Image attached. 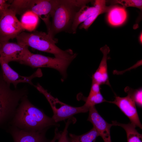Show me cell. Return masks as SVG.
<instances>
[{
    "label": "cell",
    "mask_w": 142,
    "mask_h": 142,
    "mask_svg": "<svg viewBox=\"0 0 142 142\" xmlns=\"http://www.w3.org/2000/svg\"><path fill=\"white\" fill-rule=\"evenodd\" d=\"M58 0H14L10 3L9 8L16 14H23L31 11L40 18L48 28L50 22L51 14Z\"/></svg>",
    "instance_id": "4"
},
{
    "label": "cell",
    "mask_w": 142,
    "mask_h": 142,
    "mask_svg": "<svg viewBox=\"0 0 142 142\" xmlns=\"http://www.w3.org/2000/svg\"><path fill=\"white\" fill-rule=\"evenodd\" d=\"M10 85L4 79L1 71L0 73V125L7 121L9 123L21 99L28 94L26 88L12 90Z\"/></svg>",
    "instance_id": "3"
},
{
    "label": "cell",
    "mask_w": 142,
    "mask_h": 142,
    "mask_svg": "<svg viewBox=\"0 0 142 142\" xmlns=\"http://www.w3.org/2000/svg\"><path fill=\"white\" fill-rule=\"evenodd\" d=\"M39 17L34 13L27 11L22 14L20 22L24 29L32 31L37 27L39 21Z\"/></svg>",
    "instance_id": "19"
},
{
    "label": "cell",
    "mask_w": 142,
    "mask_h": 142,
    "mask_svg": "<svg viewBox=\"0 0 142 142\" xmlns=\"http://www.w3.org/2000/svg\"><path fill=\"white\" fill-rule=\"evenodd\" d=\"M74 120L72 118L68 119L67 121L65 123V127L63 131L61 132L60 137L58 140L57 142H67L68 138L67 137L68 129L70 125L72 123H74Z\"/></svg>",
    "instance_id": "24"
},
{
    "label": "cell",
    "mask_w": 142,
    "mask_h": 142,
    "mask_svg": "<svg viewBox=\"0 0 142 142\" xmlns=\"http://www.w3.org/2000/svg\"><path fill=\"white\" fill-rule=\"evenodd\" d=\"M8 1L0 0V17L9 8L10 3Z\"/></svg>",
    "instance_id": "27"
},
{
    "label": "cell",
    "mask_w": 142,
    "mask_h": 142,
    "mask_svg": "<svg viewBox=\"0 0 142 142\" xmlns=\"http://www.w3.org/2000/svg\"><path fill=\"white\" fill-rule=\"evenodd\" d=\"M72 60L51 57L31 52L19 63L33 68L47 67L58 71L63 78L67 76V70Z\"/></svg>",
    "instance_id": "6"
},
{
    "label": "cell",
    "mask_w": 142,
    "mask_h": 142,
    "mask_svg": "<svg viewBox=\"0 0 142 142\" xmlns=\"http://www.w3.org/2000/svg\"><path fill=\"white\" fill-rule=\"evenodd\" d=\"M113 125L121 127L126 133L127 142H142V135L136 129V126L129 123L127 124L121 123L116 121H112Z\"/></svg>",
    "instance_id": "18"
},
{
    "label": "cell",
    "mask_w": 142,
    "mask_h": 142,
    "mask_svg": "<svg viewBox=\"0 0 142 142\" xmlns=\"http://www.w3.org/2000/svg\"><path fill=\"white\" fill-rule=\"evenodd\" d=\"M47 130L29 131L9 125L8 131L11 135L14 142H48L45 136Z\"/></svg>",
    "instance_id": "13"
},
{
    "label": "cell",
    "mask_w": 142,
    "mask_h": 142,
    "mask_svg": "<svg viewBox=\"0 0 142 142\" xmlns=\"http://www.w3.org/2000/svg\"><path fill=\"white\" fill-rule=\"evenodd\" d=\"M35 87L44 95L49 102L53 112L52 118L56 123L68 119L75 114L89 111V109L84 105L80 107H74L60 101L52 96L39 84H37Z\"/></svg>",
    "instance_id": "5"
},
{
    "label": "cell",
    "mask_w": 142,
    "mask_h": 142,
    "mask_svg": "<svg viewBox=\"0 0 142 142\" xmlns=\"http://www.w3.org/2000/svg\"><path fill=\"white\" fill-rule=\"evenodd\" d=\"M9 125L29 131H36L48 129L37 122L18 106Z\"/></svg>",
    "instance_id": "11"
},
{
    "label": "cell",
    "mask_w": 142,
    "mask_h": 142,
    "mask_svg": "<svg viewBox=\"0 0 142 142\" xmlns=\"http://www.w3.org/2000/svg\"><path fill=\"white\" fill-rule=\"evenodd\" d=\"M0 64L2 69L3 77L8 83L12 84L15 89L17 84L20 83H27L35 87L32 82V80L36 77H40L42 76L41 69L40 68L32 74L28 76H24L19 74L0 57Z\"/></svg>",
    "instance_id": "10"
},
{
    "label": "cell",
    "mask_w": 142,
    "mask_h": 142,
    "mask_svg": "<svg viewBox=\"0 0 142 142\" xmlns=\"http://www.w3.org/2000/svg\"><path fill=\"white\" fill-rule=\"evenodd\" d=\"M87 120L90 122L94 127L103 140L104 142H111L110 135V129L112 124L108 123L100 115L95 106L90 108Z\"/></svg>",
    "instance_id": "14"
},
{
    "label": "cell",
    "mask_w": 142,
    "mask_h": 142,
    "mask_svg": "<svg viewBox=\"0 0 142 142\" xmlns=\"http://www.w3.org/2000/svg\"><path fill=\"white\" fill-rule=\"evenodd\" d=\"M112 3L121 4L125 8L129 7H133L140 10L142 9V1L141 0H116L112 1Z\"/></svg>",
    "instance_id": "23"
},
{
    "label": "cell",
    "mask_w": 142,
    "mask_h": 142,
    "mask_svg": "<svg viewBox=\"0 0 142 142\" xmlns=\"http://www.w3.org/2000/svg\"><path fill=\"white\" fill-rule=\"evenodd\" d=\"M18 106L45 128H49L53 126H59L52 118L47 116L43 110L33 105L28 100L27 95L22 98Z\"/></svg>",
    "instance_id": "12"
},
{
    "label": "cell",
    "mask_w": 142,
    "mask_h": 142,
    "mask_svg": "<svg viewBox=\"0 0 142 142\" xmlns=\"http://www.w3.org/2000/svg\"><path fill=\"white\" fill-rule=\"evenodd\" d=\"M127 95L124 97L116 96L113 101L107 102L116 105L129 119L130 123L142 129V125L138 114L133 97L134 90L127 87L124 89Z\"/></svg>",
    "instance_id": "8"
},
{
    "label": "cell",
    "mask_w": 142,
    "mask_h": 142,
    "mask_svg": "<svg viewBox=\"0 0 142 142\" xmlns=\"http://www.w3.org/2000/svg\"><path fill=\"white\" fill-rule=\"evenodd\" d=\"M100 85L98 84L92 82L91 87L88 96L95 94L100 92Z\"/></svg>",
    "instance_id": "26"
},
{
    "label": "cell",
    "mask_w": 142,
    "mask_h": 142,
    "mask_svg": "<svg viewBox=\"0 0 142 142\" xmlns=\"http://www.w3.org/2000/svg\"><path fill=\"white\" fill-rule=\"evenodd\" d=\"M139 40L141 43H142V33H141L139 37Z\"/></svg>",
    "instance_id": "29"
},
{
    "label": "cell",
    "mask_w": 142,
    "mask_h": 142,
    "mask_svg": "<svg viewBox=\"0 0 142 142\" xmlns=\"http://www.w3.org/2000/svg\"><path fill=\"white\" fill-rule=\"evenodd\" d=\"M69 142H95L97 138L99 136L94 127L83 134L77 135L69 133Z\"/></svg>",
    "instance_id": "20"
},
{
    "label": "cell",
    "mask_w": 142,
    "mask_h": 142,
    "mask_svg": "<svg viewBox=\"0 0 142 142\" xmlns=\"http://www.w3.org/2000/svg\"><path fill=\"white\" fill-rule=\"evenodd\" d=\"M100 50L103 54V58L98 68L92 76V82L97 83L100 85L106 84L110 86L107 63L108 55L110 49L106 45L101 48Z\"/></svg>",
    "instance_id": "16"
},
{
    "label": "cell",
    "mask_w": 142,
    "mask_h": 142,
    "mask_svg": "<svg viewBox=\"0 0 142 142\" xmlns=\"http://www.w3.org/2000/svg\"><path fill=\"white\" fill-rule=\"evenodd\" d=\"M60 135L61 132L59 131L57 128H56L55 129L54 136L52 139L49 142H55L59 139Z\"/></svg>",
    "instance_id": "28"
},
{
    "label": "cell",
    "mask_w": 142,
    "mask_h": 142,
    "mask_svg": "<svg viewBox=\"0 0 142 142\" xmlns=\"http://www.w3.org/2000/svg\"><path fill=\"white\" fill-rule=\"evenodd\" d=\"M106 5V1H95L94 6L89 7L86 5L82 8L76 13L73 21L69 33H76L78 26L90 16L94 14L100 8Z\"/></svg>",
    "instance_id": "15"
},
{
    "label": "cell",
    "mask_w": 142,
    "mask_h": 142,
    "mask_svg": "<svg viewBox=\"0 0 142 142\" xmlns=\"http://www.w3.org/2000/svg\"><path fill=\"white\" fill-rule=\"evenodd\" d=\"M28 47L17 43L0 42V57L8 63L12 61L19 63L31 52Z\"/></svg>",
    "instance_id": "9"
},
{
    "label": "cell",
    "mask_w": 142,
    "mask_h": 142,
    "mask_svg": "<svg viewBox=\"0 0 142 142\" xmlns=\"http://www.w3.org/2000/svg\"><path fill=\"white\" fill-rule=\"evenodd\" d=\"M107 101L100 92L91 96H88L84 105L89 109L92 106H95L96 104L104 102H107Z\"/></svg>",
    "instance_id": "22"
},
{
    "label": "cell",
    "mask_w": 142,
    "mask_h": 142,
    "mask_svg": "<svg viewBox=\"0 0 142 142\" xmlns=\"http://www.w3.org/2000/svg\"><path fill=\"white\" fill-rule=\"evenodd\" d=\"M108 20L111 25L119 26L122 24L126 21L127 14L123 7L118 6H113L108 12Z\"/></svg>",
    "instance_id": "17"
},
{
    "label": "cell",
    "mask_w": 142,
    "mask_h": 142,
    "mask_svg": "<svg viewBox=\"0 0 142 142\" xmlns=\"http://www.w3.org/2000/svg\"><path fill=\"white\" fill-rule=\"evenodd\" d=\"M16 15L9 8L0 17V42L16 38L24 30Z\"/></svg>",
    "instance_id": "7"
},
{
    "label": "cell",
    "mask_w": 142,
    "mask_h": 142,
    "mask_svg": "<svg viewBox=\"0 0 142 142\" xmlns=\"http://www.w3.org/2000/svg\"><path fill=\"white\" fill-rule=\"evenodd\" d=\"M92 1L88 0H58L51 15L47 34L52 38L62 32L69 33L74 17L83 6Z\"/></svg>",
    "instance_id": "1"
},
{
    "label": "cell",
    "mask_w": 142,
    "mask_h": 142,
    "mask_svg": "<svg viewBox=\"0 0 142 142\" xmlns=\"http://www.w3.org/2000/svg\"><path fill=\"white\" fill-rule=\"evenodd\" d=\"M112 6H107L105 5L99 9L94 14L90 16L87 19L82 23L79 27L80 29H88L95 20L100 14L108 12Z\"/></svg>",
    "instance_id": "21"
},
{
    "label": "cell",
    "mask_w": 142,
    "mask_h": 142,
    "mask_svg": "<svg viewBox=\"0 0 142 142\" xmlns=\"http://www.w3.org/2000/svg\"><path fill=\"white\" fill-rule=\"evenodd\" d=\"M17 43L36 50L54 55L55 58L73 60L77 55L69 49L63 50L55 44L56 40L45 32L34 31L23 32L16 38Z\"/></svg>",
    "instance_id": "2"
},
{
    "label": "cell",
    "mask_w": 142,
    "mask_h": 142,
    "mask_svg": "<svg viewBox=\"0 0 142 142\" xmlns=\"http://www.w3.org/2000/svg\"><path fill=\"white\" fill-rule=\"evenodd\" d=\"M67 142H69L68 138L67 140Z\"/></svg>",
    "instance_id": "30"
},
{
    "label": "cell",
    "mask_w": 142,
    "mask_h": 142,
    "mask_svg": "<svg viewBox=\"0 0 142 142\" xmlns=\"http://www.w3.org/2000/svg\"><path fill=\"white\" fill-rule=\"evenodd\" d=\"M142 90L141 88L138 89L134 90L133 97L135 104L139 106L142 107Z\"/></svg>",
    "instance_id": "25"
}]
</instances>
